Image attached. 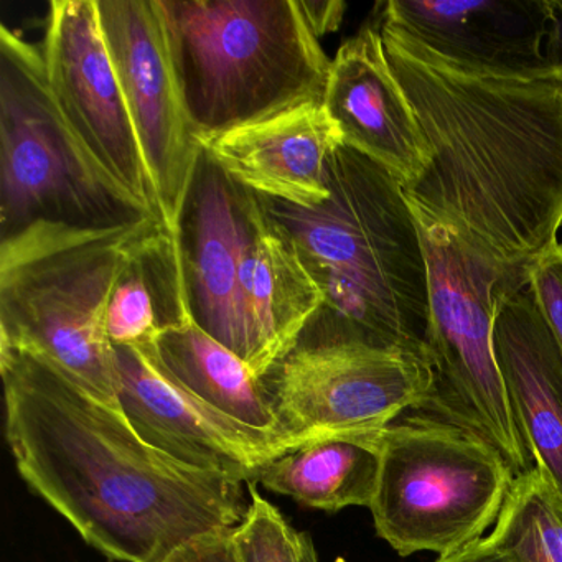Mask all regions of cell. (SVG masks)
Listing matches in <instances>:
<instances>
[{
  "label": "cell",
  "mask_w": 562,
  "mask_h": 562,
  "mask_svg": "<svg viewBox=\"0 0 562 562\" xmlns=\"http://www.w3.org/2000/svg\"><path fill=\"white\" fill-rule=\"evenodd\" d=\"M380 29L427 150L407 202L499 265L532 268L562 225V71L462 67Z\"/></svg>",
  "instance_id": "1"
},
{
  "label": "cell",
  "mask_w": 562,
  "mask_h": 562,
  "mask_svg": "<svg viewBox=\"0 0 562 562\" xmlns=\"http://www.w3.org/2000/svg\"><path fill=\"white\" fill-rule=\"evenodd\" d=\"M0 374L19 473L111 561L166 562L195 536L241 525L243 482L154 449L57 364L0 345Z\"/></svg>",
  "instance_id": "2"
},
{
  "label": "cell",
  "mask_w": 562,
  "mask_h": 562,
  "mask_svg": "<svg viewBox=\"0 0 562 562\" xmlns=\"http://www.w3.org/2000/svg\"><path fill=\"white\" fill-rule=\"evenodd\" d=\"M327 187L315 206L259 195L324 295L292 350L370 348L427 360L429 272L403 187L347 146L331 156Z\"/></svg>",
  "instance_id": "3"
},
{
  "label": "cell",
  "mask_w": 562,
  "mask_h": 562,
  "mask_svg": "<svg viewBox=\"0 0 562 562\" xmlns=\"http://www.w3.org/2000/svg\"><path fill=\"white\" fill-rule=\"evenodd\" d=\"M196 143L324 103L331 60L299 0H157Z\"/></svg>",
  "instance_id": "4"
},
{
  "label": "cell",
  "mask_w": 562,
  "mask_h": 562,
  "mask_svg": "<svg viewBox=\"0 0 562 562\" xmlns=\"http://www.w3.org/2000/svg\"><path fill=\"white\" fill-rule=\"evenodd\" d=\"M160 216L100 232L35 229L0 245V345L41 355L120 411L106 315L131 259Z\"/></svg>",
  "instance_id": "5"
},
{
  "label": "cell",
  "mask_w": 562,
  "mask_h": 562,
  "mask_svg": "<svg viewBox=\"0 0 562 562\" xmlns=\"http://www.w3.org/2000/svg\"><path fill=\"white\" fill-rule=\"evenodd\" d=\"M413 212L429 272L427 363L432 371L429 396L417 414L473 434L521 475L532 460L499 373L493 334L499 302L529 285L531 268L499 265L449 226Z\"/></svg>",
  "instance_id": "6"
},
{
  "label": "cell",
  "mask_w": 562,
  "mask_h": 562,
  "mask_svg": "<svg viewBox=\"0 0 562 562\" xmlns=\"http://www.w3.org/2000/svg\"><path fill=\"white\" fill-rule=\"evenodd\" d=\"M146 206L85 153L52 97L44 55L0 25V245L35 229L137 225Z\"/></svg>",
  "instance_id": "7"
},
{
  "label": "cell",
  "mask_w": 562,
  "mask_h": 562,
  "mask_svg": "<svg viewBox=\"0 0 562 562\" xmlns=\"http://www.w3.org/2000/svg\"><path fill=\"white\" fill-rule=\"evenodd\" d=\"M515 479L492 446L416 413L381 434L374 528L400 555L452 554L495 525Z\"/></svg>",
  "instance_id": "8"
},
{
  "label": "cell",
  "mask_w": 562,
  "mask_h": 562,
  "mask_svg": "<svg viewBox=\"0 0 562 562\" xmlns=\"http://www.w3.org/2000/svg\"><path fill=\"white\" fill-rule=\"evenodd\" d=\"M282 436L321 440L383 432L419 411L432 386L424 358L370 348H297L261 378Z\"/></svg>",
  "instance_id": "9"
},
{
  "label": "cell",
  "mask_w": 562,
  "mask_h": 562,
  "mask_svg": "<svg viewBox=\"0 0 562 562\" xmlns=\"http://www.w3.org/2000/svg\"><path fill=\"white\" fill-rule=\"evenodd\" d=\"M42 55L55 104L85 153L121 190L160 216L97 0H52Z\"/></svg>",
  "instance_id": "10"
},
{
  "label": "cell",
  "mask_w": 562,
  "mask_h": 562,
  "mask_svg": "<svg viewBox=\"0 0 562 562\" xmlns=\"http://www.w3.org/2000/svg\"><path fill=\"white\" fill-rule=\"evenodd\" d=\"M268 226L258 193L200 146L172 229L190 318L243 360V274Z\"/></svg>",
  "instance_id": "11"
},
{
  "label": "cell",
  "mask_w": 562,
  "mask_h": 562,
  "mask_svg": "<svg viewBox=\"0 0 562 562\" xmlns=\"http://www.w3.org/2000/svg\"><path fill=\"white\" fill-rule=\"evenodd\" d=\"M101 29L156 189L172 229L200 144L193 137L170 60L157 0H97Z\"/></svg>",
  "instance_id": "12"
},
{
  "label": "cell",
  "mask_w": 562,
  "mask_h": 562,
  "mask_svg": "<svg viewBox=\"0 0 562 562\" xmlns=\"http://www.w3.org/2000/svg\"><path fill=\"white\" fill-rule=\"evenodd\" d=\"M114 358L124 419L144 442L183 465L252 483L272 460L314 442L236 424L167 380L137 348L114 347Z\"/></svg>",
  "instance_id": "13"
},
{
  "label": "cell",
  "mask_w": 562,
  "mask_h": 562,
  "mask_svg": "<svg viewBox=\"0 0 562 562\" xmlns=\"http://www.w3.org/2000/svg\"><path fill=\"white\" fill-rule=\"evenodd\" d=\"M380 25L436 57L476 70H542L548 0H390Z\"/></svg>",
  "instance_id": "14"
},
{
  "label": "cell",
  "mask_w": 562,
  "mask_h": 562,
  "mask_svg": "<svg viewBox=\"0 0 562 562\" xmlns=\"http://www.w3.org/2000/svg\"><path fill=\"white\" fill-rule=\"evenodd\" d=\"M324 106L341 144L386 169L401 187L426 169V144L391 70L376 18L338 48Z\"/></svg>",
  "instance_id": "15"
},
{
  "label": "cell",
  "mask_w": 562,
  "mask_h": 562,
  "mask_svg": "<svg viewBox=\"0 0 562 562\" xmlns=\"http://www.w3.org/2000/svg\"><path fill=\"white\" fill-rule=\"evenodd\" d=\"M199 144L252 192L295 206L328 199V164L344 146L324 103L304 104Z\"/></svg>",
  "instance_id": "16"
},
{
  "label": "cell",
  "mask_w": 562,
  "mask_h": 562,
  "mask_svg": "<svg viewBox=\"0 0 562 562\" xmlns=\"http://www.w3.org/2000/svg\"><path fill=\"white\" fill-rule=\"evenodd\" d=\"M493 341L532 467L562 496V351L529 285L499 302Z\"/></svg>",
  "instance_id": "17"
},
{
  "label": "cell",
  "mask_w": 562,
  "mask_h": 562,
  "mask_svg": "<svg viewBox=\"0 0 562 562\" xmlns=\"http://www.w3.org/2000/svg\"><path fill=\"white\" fill-rule=\"evenodd\" d=\"M322 304L324 295L294 245L268 220L243 274V361L256 376L268 373L295 347Z\"/></svg>",
  "instance_id": "18"
},
{
  "label": "cell",
  "mask_w": 562,
  "mask_h": 562,
  "mask_svg": "<svg viewBox=\"0 0 562 562\" xmlns=\"http://www.w3.org/2000/svg\"><path fill=\"white\" fill-rule=\"evenodd\" d=\"M137 350L167 380L210 409L249 429L282 436L261 380L235 351L195 322L169 328L153 344Z\"/></svg>",
  "instance_id": "19"
},
{
  "label": "cell",
  "mask_w": 562,
  "mask_h": 562,
  "mask_svg": "<svg viewBox=\"0 0 562 562\" xmlns=\"http://www.w3.org/2000/svg\"><path fill=\"white\" fill-rule=\"evenodd\" d=\"M381 434L334 436L305 443L269 462L259 482L308 508H370L380 480Z\"/></svg>",
  "instance_id": "20"
},
{
  "label": "cell",
  "mask_w": 562,
  "mask_h": 562,
  "mask_svg": "<svg viewBox=\"0 0 562 562\" xmlns=\"http://www.w3.org/2000/svg\"><path fill=\"white\" fill-rule=\"evenodd\" d=\"M187 321L192 318L176 239L166 226L134 255L117 279L108 305V337L113 347L144 348Z\"/></svg>",
  "instance_id": "21"
},
{
  "label": "cell",
  "mask_w": 562,
  "mask_h": 562,
  "mask_svg": "<svg viewBox=\"0 0 562 562\" xmlns=\"http://www.w3.org/2000/svg\"><path fill=\"white\" fill-rule=\"evenodd\" d=\"M488 536L509 562H562V496L541 470L516 476Z\"/></svg>",
  "instance_id": "22"
},
{
  "label": "cell",
  "mask_w": 562,
  "mask_h": 562,
  "mask_svg": "<svg viewBox=\"0 0 562 562\" xmlns=\"http://www.w3.org/2000/svg\"><path fill=\"white\" fill-rule=\"evenodd\" d=\"M251 502L236 528L243 562H318L311 536L297 531L282 513L248 483Z\"/></svg>",
  "instance_id": "23"
},
{
  "label": "cell",
  "mask_w": 562,
  "mask_h": 562,
  "mask_svg": "<svg viewBox=\"0 0 562 562\" xmlns=\"http://www.w3.org/2000/svg\"><path fill=\"white\" fill-rule=\"evenodd\" d=\"M529 289L562 351V251L554 246L532 265Z\"/></svg>",
  "instance_id": "24"
},
{
  "label": "cell",
  "mask_w": 562,
  "mask_h": 562,
  "mask_svg": "<svg viewBox=\"0 0 562 562\" xmlns=\"http://www.w3.org/2000/svg\"><path fill=\"white\" fill-rule=\"evenodd\" d=\"M236 528L213 529L183 542L166 562H243Z\"/></svg>",
  "instance_id": "25"
},
{
  "label": "cell",
  "mask_w": 562,
  "mask_h": 562,
  "mask_svg": "<svg viewBox=\"0 0 562 562\" xmlns=\"http://www.w3.org/2000/svg\"><path fill=\"white\" fill-rule=\"evenodd\" d=\"M299 5L305 22L318 41L340 27L347 11V4L340 0H299Z\"/></svg>",
  "instance_id": "26"
},
{
  "label": "cell",
  "mask_w": 562,
  "mask_h": 562,
  "mask_svg": "<svg viewBox=\"0 0 562 562\" xmlns=\"http://www.w3.org/2000/svg\"><path fill=\"white\" fill-rule=\"evenodd\" d=\"M549 19L546 29L542 58L546 67L562 71V0H548Z\"/></svg>",
  "instance_id": "27"
},
{
  "label": "cell",
  "mask_w": 562,
  "mask_h": 562,
  "mask_svg": "<svg viewBox=\"0 0 562 562\" xmlns=\"http://www.w3.org/2000/svg\"><path fill=\"white\" fill-rule=\"evenodd\" d=\"M436 562H509L508 558L496 548L495 542L490 536L476 539L470 542L465 548L452 552L449 555H442Z\"/></svg>",
  "instance_id": "28"
},
{
  "label": "cell",
  "mask_w": 562,
  "mask_h": 562,
  "mask_svg": "<svg viewBox=\"0 0 562 562\" xmlns=\"http://www.w3.org/2000/svg\"><path fill=\"white\" fill-rule=\"evenodd\" d=\"M559 246H561V251H562V243H559Z\"/></svg>",
  "instance_id": "29"
}]
</instances>
